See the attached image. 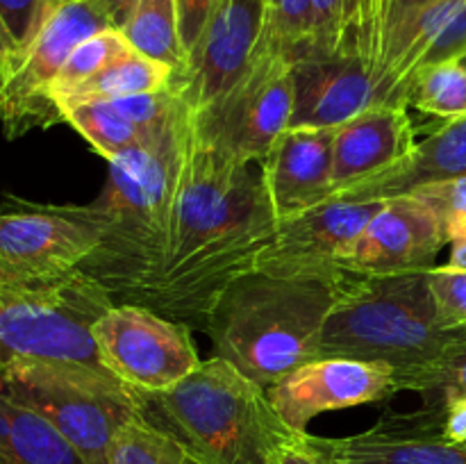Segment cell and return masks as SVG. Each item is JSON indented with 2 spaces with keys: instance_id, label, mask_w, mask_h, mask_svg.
<instances>
[{
  "instance_id": "52a82bcc",
  "label": "cell",
  "mask_w": 466,
  "mask_h": 464,
  "mask_svg": "<svg viewBox=\"0 0 466 464\" xmlns=\"http://www.w3.org/2000/svg\"><path fill=\"white\" fill-rule=\"evenodd\" d=\"M0 389L48 419L86 464H107L116 432L141 414L132 387L85 364L14 367L0 373Z\"/></svg>"
},
{
  "instance_id": "ee69618b",
  "label": "cell",
  "mask_w": 466,
  "mask_h": 464,
  "mask_svg": "<svg viewBox=\"0 0 466 464\" xmlns=\"http://www.w3.org/2000/svg\"><path fill=\"white\" fill-rule=\"evenodd\" d=\"M462 62H464V64H466V55H464V59H462Z\"/></svg>"
},
{
  "instance_id": "2e32d148",
  "label": "cell",
  "mask_w": 466,
  "mask_h": 464,
  "mask_svg": "<svg viewBox=\"0 0 466 464\" xmlns=\"http://www.w3.org/2000/svg\"><path fill=\"white\" fill-rule=\"evenodd\" d=\"M332 464H466V444L444 437V408L390 412L350 437H321Z\"/></svg>"
},
{
  "instance_id": "cb8c5ba5",
  "label": "cell",
  "mask_w": 466,
  "mask_h": 464,
  "mask_svg": "<svg viewBox=\"0 0 466 464\" xmlns=\"http://www.w3.org/2000/svg\"><path fill=\"white\" fill-rule=\"evenodd\" d=\"M62 121L80 132L105 159L153 141L123 114L114 100H82L64 105Z\"/></svg>"
},
{
  "instance_id": "8fae6325",
  "label": "cell",
  "mask_w": 466,
  "mask_h": 464,
  "mask_svg": "<svg viewBox=\"0 0 466 464\" xmlns=\"http://www.w3.org/2000/svg\"><path fill=\"white\" fill-rule=\"evenodd\" d=\"M105 371L135 391H164L200 367L191 328L139 303H114L94 326Z\"/></svg>"
},
{
  "instance_id": "ac0fdd59",
  "label": "cell",
  "mask_w": 466,
  "mask_h": 464,
  "mask_svg": "<svg viewBox=\"0 0 466 464\" xmlns=\"http://www.w3.org/2000/svg\"><path fill=\"white\" fill-rule=\"evenodd\" d=\"M337 127H287L262 159V182L278 221L335 196Z\"/></svg>"
},
{
  "instance_id": "277c9868",
  "label": "cell",
  "mask_w": 466,
  "mask_h": 464,
  "mask_svg": "<svg viewBox=\"0 0 466 464\" xmlns=\"http://www.w3.org/2000/svg\"><path fill=\"white\" fill-rule=\"evenodd\" d=\"M339 285L250 271L218 296L203 332L218 358L268 389L296 367L319 359L323 323Z\"/></svg>"
},
{
  "instance_id": "4fadbf2b",
  "label": "cell",
  "mask_w": 466,
  "mask_h": 464,
  "mask_svg": "<svg viewBox=\"0 0 466 464\" xmlns=\"http://www.w3.org/2000/svg\"><path fill=\"white\" fill-rule=\"evenodd\" d=\"M267 0H217L203 35L189 55V68L173 80L189 109L221 98L250 71L264 48Z\"/></svg>"
},
{
  "instance_id": "6da1fadb",
  "label": "cell",
  "mask_w": 466,
  "mask_h": 464,
  "mask_svg": "<svg viewBox=\"0 0 466 464\" xmlns=\"http://www.w3.org/2000/svg\"><path fill=\"white\" fill-rule=\"evenodd\" d=\"M276 226L262 173L208 144L187 107L171 253L144 305L203 330L218 296L253 271Z\"/></svg>"
},
{
  "instance_id": "f6af8a7d",
  "label": "cell",
  "mask_w": 466,
  "mask_h": 464,
  "mask_svg": "<svg viewBox=\"0 0 466 464\" xmlns=\"http://www.w3.org/2000/svg\"><path fill=\"white\" fill-rule=\"evenodd\" d=\"M385 7H387V5H385Z\"/></svg>"
},
{
  "instance_id": "7a4b0ae2",
  "label": "cell",
  "mask_w": 466,
  "mask_h": 464,
  "mask_svg": "<svg viewBox=\"0 0 466 464\" xmlns=\"http://www.w3.org/2000/svg\"><path fill=\"white\" fill-rule=\"evenodd\" d=\"M185 116L187 105L153 141L107 159V182L91 203L105 230L82 268L126 303L144 305L167 268Z\"/></svg>"
},
{
  "instance_id": "d6986e66",
  "label": "cell",
  "mask_w": 466,
  "mask_h": 464,
  "mask_svg": "<svg viewBox=\"0 0 466 464\" xmlns=\"http://www.w3.org/2000/svg\"><path fill=\"white\" fill-rule=\"evenodd\" d=\"M408 105L376 103L335 132V196L399 166L417 148Z\"/></svg>"
},
{
  "instance_id": "7bdbcfd3",
  "label": "cell",
  "mask_w": 466,
  "mask_h": 464,
  "mask_svg": "<svg viewBox=\"0 0 466 464\" xmlns=\"http://www.w3.org/2000/svg\"><path fill=\"white\" fill-rule=\"evenodd\" d=\"M0 464H7V462H5V458H3V455H0Z\"/></svg>"
},
{
  "instance_id": "5bb4252c",
  "label": "cell",
  "mask_w": 466,
  "mask_h": 464,
  "mask_svg": "<svg viewBox=\"0 0 466 464\" xmlns=\"http://www.w3.org/2000/svg\"><path fill=\"white\" fill-rule=\"evenodd\" d=\"M278 417L296 432H308L319 414L394 396V368L349 358H319L287 373L267 389Z\"/></svg>"
},
{
  "instance_id": "83f0119b",
  "label": "cell",
  "mask_w": 466,
  "mask_h": 464,
  "mask_svg": "<svg viewBox=\"0 0 466 464\" xmlns=\"http://www.w3.org/2000/svg\"><path fill=\"white\" fill-rule=\"evenodd\" d=\"M127 50H132V45L127 44L126 35L121 30H116V27H109V30H103L98 35L85 39L73 50L71 57L66 59L64 68L59 71V76L55 77L53 86H50V100L57 105L68 91H73L77 85L94 77L107 64H112L114 59L126 55Z\"/></svg>"
},
{
  "instance_id": "e575fe53",
  "label": "cell",
  "mask_w": 466,
  "mask_h": 464,
  "mask_svg": "<svg viewBox=\"0 0 466 464\" xmlns=\"http://www.w3.org/2000/svg\"><path fill=\"white\" fill-rule=\"evenodd\" d=\"M217 0H177V23H180V39L187 55L194 53L200 35H203L208 18Z\"/></svg>"
},
{
  "instance_id": "60d3db41",
  "label": "cell",
  "mask_w": 466,
  "mask_h": 464,
  "mask_svg": "<svg viewBox=\"0 0 466 464\" xmlns=\"http://www.w3.org/2000/svg\"><path fill=\"white\" fill-rule=\"evenodd\" d=\"M449 244H451V262L449 264L466 268V227L455 232V235H451Z\"/></svg>"
},
{
  "instance_id": "30bf717a",
  "label": "cell",
  "mask_w": 466,
  "mask_h": 464,
  "mask_svg": "<svg viewBox=\"0 0 466 464\" xmlns=\"http://www.w3.org/2000/svg\"><path fill=\"white\" fill-rule=\"evenodd\" d=\"M294 62L262 48L250 71L203 109H189L208 144L237 162L267 157L294 112Z\"/></svg>"
},
{
  "instance_id": "4316f807",
  "label": "cell",
  "mask_w": 466,
  "mask_h": 464,
  "mask_svg": "<svg viewBox=\"0 0 466 464\" xmlns=\"http://www.w3.org/2000/svg\"><path fill=\"white\" fill-rule=\"evenodd\" d=\"M314 5L312 0H267L264 48L296 59L312 53Z\"/></svg>"
},
{
  "instance_id": "ffe728a7",
  "label": "cell",
  "mask_w": 466,
  "mask_h": 464,
  "mask_svg": "<svg viewBox=\"0 0 466 464\" xmlns=\"http://www.w3.org/2000/svg\"><path fill=\"white\" fill-rule=\"evenodd\" d=\"M466 176V116L446 121L431 136L419 141L408 159L382 176L349 187L332 198L362 203L410 194L423 185Z\"/></svg>"
},
{
  "instance_id": "f35d334b",
  "label": "cell",
  "mask_w": 466,
  "mask_h": 464,
  "mask_svg": "<svg viewBox=\"0 0 466 464\" xmlns=\"http://www.w3.org/2000/svg\"><path fill=\"white\" fill-rule=\"evenodd\" d=\"M137 3H139V0H103L105 9H107L109 18H112V23L116 30H123V27L127 25V21H130L132 12H135Z\"/></svg>"
},
{
  "instance_id": "603a6c76",
  "label": "cell",
  "mask_w": 466,
  "mask_h": 464,
  "mask_svg": "<svg viewBox=\"0 0 466 464\" xmlns=\"http://www.w3.org/2000/svg\"><path fill=\"white\" fill-rule=\"evenodd\" d=\"M121 32L132 50L167 64L176 77H182L189 68V55L180 39L177 0H139Z\"/></svg>"
},
{
  "instance_id": "1f68e13d",
  "label": "cell",
  "mask_w": 466,
  "mask_h": 464,
  "mask_svg": "<svg viewBox=\"0 0 466 464\" xmlns=\"http://www.w3.org/2000/svg\"><path fill=\"white\" fill-rule=\"evenodd\" d=\"M314 35L309 55L350 53L349 0H312Z\"/></svg>"
},
{
  "instance_id": "836d02e7",
  "label": "cell",
  "mask_w": 466,
  "mask_h": 464,
  "mask_svg": "<svg viewBox=\"0 0 466 464\" xmlns=\"http://www.w3.org/2000/svg\"><path fill=\"white\" fill-rule=\"evenodd\" d=\"M0 18H3V25L7 27L9 36L16 45L18 57L44 25L46 3L44 0H0Z\"/></svg>"
},
{
  "instance_id": "d590c367",
  "label": "cell",
  "mask_w": 466,
  "mask_h": 464,
  "mask_svg": "<svg viewBox=\"0 0 466 464\" xmlns=\"http://www.w3.org/2000/svg\"><path fill=\"white\" fill-rule=\"evenodd\" d=\"M278 464H332L323 439L309 432H299L289 444L282 449Z\"/></svg>"
},
{
  "instance_id": "b9f144b4",
  "label": "cell",
  "mask_w": 466,
  "mask_h": 464,
  "mask_svg": "<svg viewBox=\"0 0 466 464\" xmlns=\"http://www.w3.org/2000/svg\"><path fill=\"white\" fill-rule=\"evenodd\" d=\"M44 3H46V16H48L53 9H57L59 5H64V3H71V0H44Z\"/></svg>"
},
{
  "instance_id": "3957f363",
  "label": "cell",
  "mask_w": 466,
  "mask_h": 464,
  "mask_svg": "<svg viewBox=\"0 0 466 464\" xmlns=\"http://www.w3.org/2000/svg\"><path fill=\"white\" fill-rule=\"evenodd\" d=\"M148 421L203 464H278L291 430L262 385L214 355L164 391H137Z\"/></svg>"
},
{
  "instance_id": "9c48e42d",
  "label": "cell",
  "mask_w": 466,
  "mask_h": 464,
  "mask_svg": "<svg viewBox=\"0 0 466 464\" xmlns=\"http://www.w3.org/2000/svg\"><path fill=\"white\" fill-rule=\"evenodd\" d=\"M109 27L114 23L103 0H71L46 16L32 44L0 80V121L9 139L62 123L50 86L73 50Z\"/></svg>"
},
{
  "instance_id": "5b68a950",
  "label": "cell",
  "mask_w": 466,
  "mask_h": 464,
  "mask_svg": "<svg viewBox=\"0 0 466 464\" xmlns=\"http://www.w3.org/2000/svg\"><path fill=\"white\" fill-rule=\"evenodd\" d=\"M462 339L466 330L441 326L426 271L349 273L323 323L319 358L385 364L400 376L435 362Z\"/></svg>"
},
{
  "instance_id": "d6a6232c",
  "label": "cell",
  "mask_w": 466,
  "mask_h": 464,
  "mask_svg": "<svg viewBox=\"0 0 466 464\" xmlns=\"http://www.w3.org/2000/svg\"><path fill=\"white\" fill-rule=\"evenodd\" d=\"M410 194H414L417 198H421L423 203L435 209L441 226H444L446 244H449L451 235H455V232L466 227V176L423 185L419 189L410 191Z\"/></svg>"
},
{
  "instance_id": "484cf974",
  "label": "cell",
  "mask_w": 466,
  "mask_h": 464,
  "mask_svg": "<svg viewBox=\"0 0 466 464\" xmlns=\"http://www.w3.org/2000/svg\"><path fill=\"white\" fill-rule=\"evenodd\" d=\"M405 105L444 121L466 116V64L453 59L419 68L405 91Z\"/></svg>"
},
{
  "instance_id": "f1b7e54d",
  "label": "cell",
  "mask_w": 466,
  "mask_h": 464,
  "mask_svg": "<svg viewBox=\"0 0 466 464\" xmlns=\"http://www.w3.org/2000/svg\"><path fill=\"white\" fill-rule=\"evenodd\" d=\"M394 391H417L423 405H441L455 394H466V339L435 362L394 376Z\"/></svg>"
},
{
  "instance_id": "7402d4cb",
  "label": "cell",
  "mask_w": 466,
  "mask_h": 464,
  "mask_svg": "<svg viewBox=\"0 0 466 464\" xmlns=\"http://www.w3.org/2000/svg\"><path fill=\"white\" fill-rule=\"evenodd\" d=\"M173 80H176V73L167 64L144 57L137 50H127L94 77L68 91L59 100L57 107L62 112L64 105L82 103V100H116L126 96L150 94V91L167 89L173 85Z\"/></svg>"
},
{
  "instance_id": "d4e9b609",
  "label": "cell",
  "mask_w": 466,
  "mask_h": 464,
  "mask_svg": "<svg viewBox=\"0 0 466 464\" xmlns=\"http://www.w3.org/2000/svg\"><path fill=\"white\" fill-rule=\"evenodd\" d=\"M107 464H203L171 432L139 414L116 432Z\"/></svg>"
},
{
  "instance_id": "74e56055",
  "label": "cell",
  "mask_w": 466,
  "mask_h": 464,
  "mask_svg": "<svg viewBox=\"0 0 466 464\" xmlns=\"http://www.w3.org/2000/svg\"><path fill=\"white\" fill-rule=\"evenodd\" d=\"M444 408V437L455 444H466V394H455L441 403Z\"/></svg>"
},
{
  "instance_id": "4dcf8cb0",
  "label": "cell",
  "mask_w": 466,
  "mask_h": 464,
  "mask_svg": "<svg viewBox=\"0 0 466 464\" xmlns=\"http://www.w3.org/2000/svg\"><path fill=\"white\" fill-rule=\"evenodd\" d=\"M437 317L446 330H466V268L444 264L426 271Z\"/></svg>"
},
{
  "instance_id": "9a60e30c",
  "label": "cell",
  "mask_w": 466,
  "mask_h": 464,
  "mask_svg": "<svg viewBox=\"0 0 466 464\" xmlns=\"http://www.w3.org/2000/svg\"><path fill=\"white\" fill-rule=\"evenodd\" d=\"M446 246V232L431 205L414 194L382 200L362 235L341 259L346 273L391 276L428 271Z\"/></svg>"
},
{
  "instance_id": "ab89813d",
  "label": "cell",
  "mask_w": 466,
  "mask_h": 464,
  "mask_svg": "<svg viewBox=\"0 0 466 464\" xmlns=\"http://www.w3.org/2000/svg\"><path fill=\"white\" fill-rule=\"evenodd\" d=\"M14 59H16V45H14L12 36H9L7 27L3 25V18H0V80L9 73Z\"/></svg>"
},
{
  "instance_id": "f546056e",
  "label": "cell",
  "mask_w": 466,
  "mask_h": 464,
  "mask_svg": "<svg viewBox=\"0 0 466 464\" xmlns=\"http://www.w3.org/2000/svg\"><path fill=\"white\" fill-rule=\"evenodd\" d=\"M387 0H349L350 53L360 55L378 73L382 55V23Z\"/></svg>"
},
{
  "instance_id": "8992f818",
  "label": "cell",
  "mask_w": 466,
  "mask_h": 464,
  "mask_svg": "<svg viewBox=\"0 0 466 464\" xmlns=\"http://www.w3.org/2000/svg\"><path fill=\"white\" fill-rule=\"evenodd\" d=\"M112 305L114 296L85 268L30 285H0V373L44 362L105 371L94 326Z\"/></svg>"
},
{
  "instance_id": "7c38bea8",
  "label": "cell",
  "mask_w": 466,
  "mask_h": 464,
  "mask_svg": "<svg viewBox=\"0 0 466 464\" xmlns=\"http://www.w3.org/2000/svg\"><path fill=\"white\" fill-rule=\"evenodd\" d=\"M382 200L330 198L326 203L278 221L273 239L255 259L253 271L289 280L341 282L346 250L362 235Z\"/></svg>"
},
{
  "instance_id": "8d00e7d4",
  "label": "cell",
  "mask_w": 466,
  "mask_h": 464,
  "mask_svg": "<svg viewBox=\"0 0 466 464\" xmlns=\"http://www.w3.org/2000/svg\"><path fill=\"white\" fill-rule=\"evenodd\" d=\"M435 3H440V0H387L385 23H382V48H385V41L399 27H403L410 18H414L419 12H423V9Z\"/></svg>"
},
{
  "instance_id": "ba28073f",
  "label": "cell",
  "mask_w": 466,
  "mask_h": 464,
  "mask_svg": "<svg viewBox=\"0 0 466 464\" xmlns=\"http://www.w3.org/2000/svg\"><path fill=\"white\" fill-rule=\"evenodd\" d=\"M103 230L94 205H39L7 196L0 207V285L53 280L82 268Z\"/></svg>"
},
{
  "instance_id": "e0dca14e",
  "label": "cell",
  "mask_w": 466,
  "mask_h": 464,
  "mask_svg": "<svg viewBox=\"0 0 466 464\" xmlns=\"http://www.w3.org/2000/svg\"><path fill=\"white\" fill-rule=\"evenodd\" d=\"M289 127H339L378 103L376 73L360 55H305L294 68Z\"/></svg>"
},
{
  "instance_id": "44dd1931",
  "label": "cell",
  "mask_w": 466,
  "mask_h": 464,
  "mask_svg": "<svg viewBox=\"0 0 466 464\" xmlns=\"http://www.w3.org/2000/svg\"><path fill=\"white\" fill-rule=\"evenodd\" d=\"M0 455L7 464H86L71 441L27 405L0 389Z\"/></svg>"
}]
</instances>
